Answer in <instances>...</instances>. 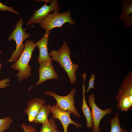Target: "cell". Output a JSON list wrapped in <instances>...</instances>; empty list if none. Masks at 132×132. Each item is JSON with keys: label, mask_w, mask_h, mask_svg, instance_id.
<instances>
[{"label": "cell", "mask_w": 132, "mask_h": 132, "mask_svg": "<svg viewBox=\"0 0 132 132\" xmlns=\"http://www.w3.org/2000/svg\"><path fill=\"white\" fill-rule=\"evenodd\" d=\"M70 50L66 42L64 40L61 47L58 50H52L49 53L53 61L59 63L60 67L63 69L67 74L72 84H76L77 78L76 71L79 66L74 64L70 58Z\"/></svg>", "instance_id": "obj_1"}, {"label": "cell", "mask_w": 132, "mask_h": 132, "mask_svg": "<svg viewBox=\"0 0 132 132\" xmlns=\"http://www.w3.org/2000/svg\"><path fill=\"white\" fill-rule=\"evenodd\" d=\"M24 45V49L21 55L11 66L14 70L19 71L16 76L20 82L23 79L28 78L32 75L31 71L32 68L29 64L33 53L36 47L35 43L32 40H26Z\"/></svg>", "instance_id": "obj_2"}, {"label": "cell", "mask_w": 132, "mask_h": 132, "mask_svg": "<svg viewBox=\"0 0 132 132\" xmlns=\"http://www.w3.org/2000/svg\"><path fill=\"white\" fill-rule=\"evenodd\" d=\"M23 19L20 18L16 24L15 28L10 33L8 38V40L11 41L14 40L15 42L16 47L13 52L8 62L12 63L17 60L19 58L24 49L25 45L23 41L30 37L29 33L26 32V30L30 27L23 29Z\"/></svg>", "instance_id": "obj_3"}, {"label": "cell", "mask_w": 132, "mask_h": 132, "mask_svg": "<svg viewBox=\"0 0 132 132\" xmlns=\"http://www.w3.org/2000/svg\"><path fill=\"white\" fill-rule=\"evenodd\" d=\"M118 111H127L132 107V71L129 73L121 84L116 96Z\"/></svg>", "instance_id": "obj_4"}, {"label": "cell", "mask_w": 132, "mask_h": 132, "mask_svg": "<svg viewBox=\"0 0 132 132\" xmlns=\"http://www.w3.org/2000/svg\"><path fill=\"white\" fill-rule=\"evenodd\" d=\"M68 23L71 26L75 24L76 22L71 18L69 10L60 13L59 10L54 11L49 14L39 23L40 27L46 30L51 31L56 27H61L65 23Z\"/></svg>", "instance_id": "obj_5"}, {"label": "cell", "mask_w": 132, "mask_h": 132, "mask_svg": "<svg viewBox=\"0 0 132 132\" xmlns=\"http://www.w3.org/2000/svg\"><path fill=\"white\" fill-rule=\"evenodd\" d=\"M76 91V88H73L68 94L64 96L57 95L53 91H45V94L46 95L52 97L55 99L56 101L55 105L60 110L63 111H70L74 115L80 118V114L76 110L75 105L74 96Z\"/></svg>", "instance_id": "obj_6"}, {"label": "cell", "mask_w": 132, "mask_h": 132, "mask_svg": "<svg viewBox=\"0 0 132 132\" xmlns=\"http://www.w3.org/2000/svg\"><path fill=\"white\" fill-rule=\"evenodd\" d=\"M95 100L94 94H92L89 96L88 101L89 106L92 110L93 122L92 131L93 132H100L99 124L101 120L106 115L111 113L112 109L109 108L104 110L100 109L97 106Z\"/></svg>", "instance_id": "obj_7"}, {"label": "cell", "mask_w": 132, "mask_h": 132, "mask_svg": "<svg viewBox=\"0 0 132 132\" xmlns=\"http://www.w3.org/2000/svg\"><path fill=\"white\" fill-rule=\"evenodd\" d=\"M53 60H46L39 63L38 71L39 79L37 82L28 89L29 90L35 86L40 84L50 79H59V78L53 65Z\"/></svg>", "instance_id": "obj_8"}, {"label": "cell", "mask_w": 132, "mask_h": 132, "mask_svg": "<svg viewBox=\"0 0 132 132\" xmlns=\"http://www.w3.org/2000/svg\"><path fill=\"white\" fill-rule=\"evenodd\" d=\"M58 0H53L50 5L45 4L40 8L35 10L34 14L28 20L26 25L28 26L32 24H39L50 12L59 10L61 6L58 4Z\"/></svg>", "instance_id": "obj_9"}, {"label": "cell", "mask_w": 132, "mask_h": 132, "mask_svg": "<svg viewBox=\"0 0 132 132\" xmlns=\"http://www.w3.org/2000/svg\"><path fill=\"white\" fill-rule=\"evenodd\" d=\"M52 114L53 119H57L61 122L63 128L64 132H67L68 128L70 124L74 125L77 128H81V125L73 120L70 117V114L73 113L71 111L68 110L63 111L61 110L55 105L51 106L48 104Z\"/></svg>", "instance_id": "obj_10"}, {"label": "cell", "mask_w": 132, "mask_h": 132, "mask_svg": "<svg viewBox=\"0 0 132 132\" xmlns=\"http://www.w3.org/2000/svg\"><path fill=\"white\" fill-rule=\"evenodd\" d=\"M51 31L46 30L42 38L38 41L35 43L36 46L39 49V54L37 59L38 63L46 60L52 59L48 53V45L49 37Z\"/></svg>", "instance_id": "obj_11"}, {"label": "cell", "mask_w": 132, "mask_h": 132, "mask_svg": "<svg viewBox=\"0 0 132 132\" xmlns=\"http://www.w3.org/2000/svg\"><path fill=\"white\" fill-rule=\"evenodd\" d=\"M44 99L38 98L31 99L28 103L24 112L28 116V120L30 122H33L42 107L45 104Z\"/></svg>", "instance_id": "obj_12"}, {"label": "cell", "mask_w": 132, "mask_h": 132, "mask_svg": "<svg viewBox=\"0 0 132 132\" xmlns=\"http://www.w3.org/2000/svg\"><path fill=\"white\" fill-rule=\"evenodd\" d=\"M82 76L83 78V81L82 85L83 102L81 107V110L86 120L87 127L90 128L93 126V122L91 112L87 104L85 97V92L86 90L85 81L87 77L86 73H83Z\"/></svg>", "instance_id": "obj_13"}, {"label": "cell", "mask_w": 132, "mask_h": 132, "mask_svg": "<svg viewBox=\"0 0 132 132\" xmlns=\"http://www.w3.org/2000/svg\"><path fill=\"white\" fill-rule=\"evenodd\" d=\"M51 111V109L48 105H44L35 118L33 121L34 123H41L43 124L45 123L48 120V117Z\"/></svg>", "instance_id": "obj_14"}, {"label": "cell", "mask_w": 132, "mask_h": 132, "mask_svg": "<svg viewBox=\"0 0 132 132\" xmlns=\"http://www.w3.org/2000/svg\"><path fill=\"white\" fill-rule=\"evenodd\" d=\"M121 8V13L119 16V20L124 21L130 14L132 13V0H123Z\"/></svg>", "instance_id": "obj_15"}, {"label": "cell", "mask_w": 132, "mask_h": 132, "mask_svg": "<svg viewBox=\"0 0 132 132\" xmlns=\"http://www.w3.org/2000/svg\"><path fill=\"white\" fill-rule=\"evenodd\" d=\"M109 122L111 124L110 132H132V129L129 131L121 127L118 112L114 117L110 119Z\"/></svg>", "instance_id": "obj_16"}, {"label": "cell", "mask_w": 132, "mask_h": 132, "mask_svg": "<svg viewBox=\"0 0 132 132\" xmlns=\"http://www.w3.org/2000/svg\"><path fill=\"white\" fill-rule=\"evenodd\" d=\"M57 129V126L55 121L54 119L50 118L46 122L43 124L40 132H53Z\"/></svg>", "instance_id": "obj_17"}, {"label": "cell", "mask_w": 132, "mask_h": 132, "mask_svg": "<svg viewBox=\"0 0 132 132\" xmlns=\"http://www.w3.org/2000/svg\"><path fill=\"white\" fill-rule=\"evenodd\" d=\"M13 122V121L10 117L4 116L0 119V130L3 132L9 129L10 125Z\"/></svg>", "instance_id": "obj_18"}, {"label": "cell", "mask_w": 132, "mask_h": 132, "mask_svg": "<svg viewBox=\"0 0 132 132\" xmlns=\"http://www.w3.org/2000/svg\"><path fill=\"white\" fill-rule=\"evenodd\" d=\"M7 11L12 12L18 15H20L18 12L14 9L13 7L8 6L0 2V11Z\"/></svg>", "instance_id": "obj_19"}, {"label": "cell", "mask_w": 132, "mask_h": 132, "mask_svg": "<svg viewBox=\"0 0 132 132\" xmlns=\"http://www.w3.org/2000/svg\"><path fill=\"white\" fill-rule=\"evenodd\" d=\"M95 76L94 73L91 74L90 78L89 80L88 83V86L86 91L87 93L89 92V90L91 89H94L95 88L94 86V80L95 79Z\"/></svg>", "instance_id": "obj_20"}, {"label": "cell", "mask_w": 132, "mask_h": 132, "mask_svg": "<svg viewBox=\"0 0 132 132\" xmlns=\"http://www.w3.org/2000/svg\"><path fill=\"white\" fill-rule=\"evenodd\" d=\"M21 126L24 132H36L35 129L31 125L27 126L25 124H23L21 125Z\"/></svg>", "instance_id": "obj_21"}, {"label": "cell", "mask_w": 132, "mask_h": 132, "mask_svg": "<svg viewBox=\"0 0 132 132\" xmlns=\"http://www.w3.org/2000/svg\"><path fill=\"white\" fill-rule=\"evenodd\" d=\"M125 28H126L132 26V15L129 16L124 20Z\"/></svg>", "instance_id": "obj_22"}, {"label": "cell", "mask_w": 132, "mask_h": 132, "mask_svg": "<svg viewBox=\"0 0 132 132\" xmlns=\"http://www.w3.org/2000/svg\"><path fill=\"white\" fill-rule=\"evenodd\" d=\"M10 82V80L8 78L0 80V89L5 88L9 86L10 85L8 83Z\"/></svg>", "instance_id": "obj_23"}, {"label": "cell", "mask_w": 132, "mask_h": 132, "mask_svg": "<svg viewBox=\"0 0 132 132\" xmlns=\"http://www.w3.org/2000/svg\"><path fill=\"white\" fill-rule=\"evenodd\" d=\"M52 0H34V1L36 2H38V1H42L43 2H44L45 3H49L50 4L52 3Z\"/></svg>", "instance_id": "obj_24"}, {"label": "cell", "mask_w": 132, "mask_h": 132, "mask_svg": "<svg viewBox=\"0 0 132 132\" xmlns=\"http://www.w3.org/2000/svg\"><path fill=\"white\" fill-rule=\"evenodd\" d=\"M2 53L1 51L0 50V55L1 54H2ZM2 66V65L1 64L0 61V69H1V68Z\"/></svg>", "instance_id": "obj_25"}, {"label": "cell", "mask_w": 132, "mask_h": 132, "mask_svg": "<svg viewBox=\"0 0 132 132\" xmlns=\"http://www.w3.org/2000/svg\"><path fill=\"white\" fill-rule=\"evenodd\" d=\"M53 132H60L59 130H57L54 131Z\"/></svg>", "instance_id": "obj_26"}, {"label": "cell", "mask_w": 132, "mask_h": 132, "mask_svg": "<svg viewBox=\"0 0 132 132\" xmlns=\"http://www.w3.org/2000/svg\"><path fill=\"white\" fill-rule=\"evenodd\" d=\"M0 132H3L1 131L0 130Z\"/></svg>", "instance_id": "obj_27"}]
</instances>
